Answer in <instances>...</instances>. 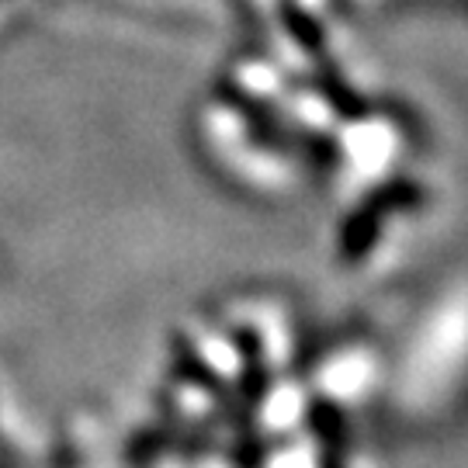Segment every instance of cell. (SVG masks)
<instances>
[]
</instances>
